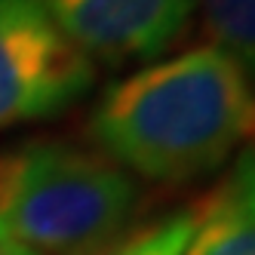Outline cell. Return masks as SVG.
Instances as JSON below:
<instances>
[{"label": "cell", "instance_id": "1", "mask_svg": "<svg viewBox=\"0 0 255 255\" xmlns=\"http://www.w3.org/2000/svg\"><path fill=\"white\" fill-rule=\"evenodd\" d=\"M86 132L120 169L188 185L255 141V89L222 49L197 46L108 83Z\"/></svg>", "mask_w": 255, "mask_h": 255}, {"label": "cell", "instance_id": "2", "mask_svg": "<svg viewBox=\"0 0 255 255\" xmlns=\"http://www.w3.org/2000/svg\"><path fill=\"white\" fill-rule=\"evenodd\" d=\"M135 206V178L96 148L25 138L0 151V231L37 255H99Z\"/></svg>", "mask_w": 255, "mask_h": 255}, {"label": "cell", "instance_id": "3", "mask_svg": "<svg viewBox=\"0 0 255 255\" xmlns=\"http://www.w3.org/2000/svg\"><path fill=\"white\" fill-rule=\"evenodd\" d=\"M96 86V65L37 0H0V132L46 120Z\"/></svg>", "mask_w": 255, "mask_h": 255}, {"label": "cell", "instance_id": "4", "mask_svg": "<svg viewBox=\"0 0 255 255\" xmlns=\"http://www.w3.org/2000/svg\"><path fill=\"white\" fill-rule=\"evenodd\" d=\"M89 62L129 65L163 56L188 34L197 0H37Z\"/></svg>", "mask_w": 255, "mask_h": 255}, {"label": "cell", "instance_id": "5", "mask_svg": "<svg viewBox=\"0 0 255 255\" xmlns=\"http://www.w3.org/2000/svg\"><path fill=\"white\" fill-rule=\"evenodd\" d=\"M181 255H255V141L197 203V225Z\"/></svg>", "mask_w": 255, "mask_h": 255}, {"label": "cell", "instance_id": "6", "mask_svg": "<svg viewBox=\"0 0 255 255\" xmlns=\"http://www.w3.org/2000/svg\"><path fill=\"white\" fill-rule=\"evenodd\" d=\"M206 31L228 59L255 83V0H197Z\"/></svg>", "mask_w": 255, "mask_h": 255}, {"label": "cell", "instance_id": "7", "mask_svg": "<svg viewBox=\"0 0 255 255\" xmlns=\"http://www.w3.org/2000/svg\"><path fill=\"white\" fill-rule=\"evenodd\" d=\"M197 225V206L175 209L163 218L129 228L114 246H108L99 255H181Z\"/></svg>", "mask_w": 255, "mask_h": 255}, {"label": "cell", "instance_id": "8", "mask_svg": "<svg viewBox=\"0 0 255 255\" xmlns=\"http://www.w3.org/2000/svg\"><path fill=\"white\" fill-rule=\"evenodd\" d=\"M0 255H37V252H31V249H25L22 243H15V240H9V237L0 231Z\"/></svg>", "mask_w": 255, "mask_h": 255}]
</instances>
